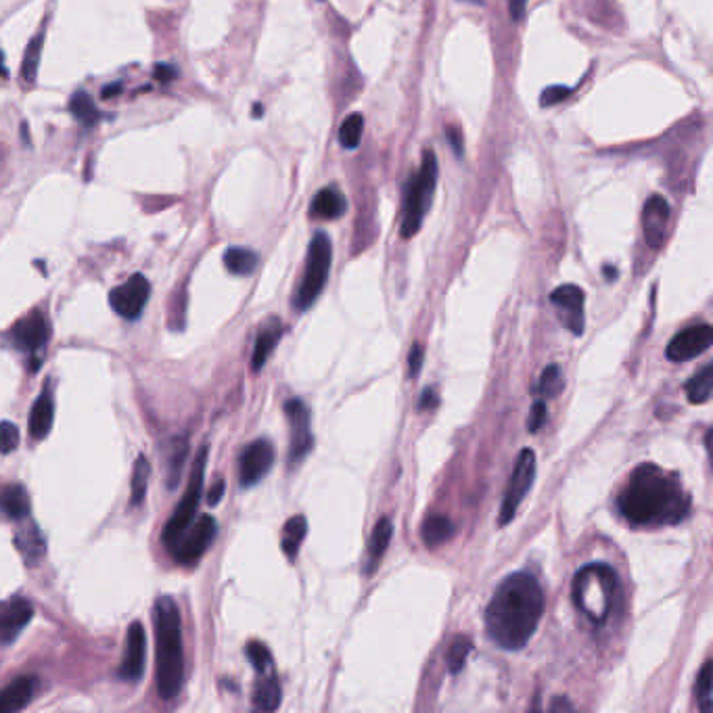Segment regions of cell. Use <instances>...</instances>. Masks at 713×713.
Wrapping results in <instances>:
<instances>
[{
    "mask_svg": "<svg viewBox=\"0 0 713 713\" xmlns=\"http://www.w3.org/2000/svg\"><path fill=\"white\" fill-rule=\"evenodd\" d=\"M617 509L636 527H663L685 522L690 513V496L678 475L645 463L617 496Z\"/></svg>",
    "mask_w": 713,
    "mask_h": 713,
    "instance_id": "1",
    "label": "cell"
},
{
    "mask_svg": "<svg viewBox=\"0 0 713 713\" xmlns=\"http://www.w3.org/2000/svg\"><path fill=\"white\" fill-rule=\"evenodd\" d=\"M545 613V590L531 574L504 577L486 609V631L496 647L522 651Z\"/></svg>",
    "mask_w": 713,
    "mask_h": 713,
    "instance_id": "2",
    "label": "cell"
},
{
    "mask_svg": "<svg viewBox=\"0 0 713 713\" xmlns=\"http://www.w3.org/2000/svg\"><path fill=\"white\" fill-rule=\"evenodd\" d=\"M155 620V663L158 690L164 701L176 699L185 680V651H183V622L178 604L172 597H160L153 606Z\"/></svg>",
    "mask_w": 713,
    "mask_h": 713,
    "instance_id": "3",
    "label": "cell"
},
{
    "mask_svg": "<svg viewBox=\"0 0 713 713\" xmlns=\"http://www.w3.org/2000/svg\"><path fill=\"white\" fill-rule=\"evenodd\" d=\"M572 595L577 611L584 613L590 624L603 626L620 599V579L609 565L592 563L577 572Z\"/></svg>",
    "mask_w": 713,
    "mask_h": 713,
    "instance_id": "4",
    "label": "cell"
},
{
    "mask_svg": "<svg viewBox=\"0 0 713 713\" xmlns=\"http://www.w3.org/2000/svg\"><path fill=\"white\" fill-rule=\"evenodd\" d=\"M436 185H438V158L434 151H425L421 167L412 174L404 192V218H402L404 239H411L418 233L425 214L431 205Z\"/></svg>",
    "mask_w": 713,
    "mask_h": 713,
    "instance_id": "5",
    "label": "cell"
},
{
    "mask_svg": "<svg viewBox=\"0 0 713 713\" xmlns=\"http://www.w3.org/2000/svg\"><path fill=\"white\" fill-rule=\"evenodd\" d=\"M330 262H333L330 239L325 233H316V237L308 248L302 283L293 298V308L298 312H305L308 308H312V303L316 302L318 296L323 293L329 278Z\"/></svg>",
    "mask_w": 713,
    "mask_h": 713,
    "instance_id": "6",
    "label": "cell"
},
{
    "mask_svg": "<svg viewBox=\"0 0 713 713\" xmlns=\"http://www.w3.org/2000/svg\"><path fill=\"white\" fill-rule=\"evenodd\" d=\"M208 446H203L197 456H195V465H192L191 479H189V488L187 492L183 496V500L178 502V506L174 509V515L170 517V522L165 523L164 534H162V540H164L165 547L167 550L174 549L176 542L180 540V536L185 534V529L191 525L192 520H195V513H197V506H199V500L203 496V479H205V463H208Z\"/></svg>",
    "mask_w": 713,
    "mask_h": 713,
    "instance_id": "7",
    "label": "cell"
},
{
    "mask_svg": "<svg viewBox=\"0 0 713 713\" xmlns=\"http://www.w3.org/2000/svg\"><path fill=\"white\" fill-rule=\"evenodd\" d=\"M534 479H536V452L525 448L515 463L509 486L504 490L502 506H500V525H509L515 520L525 496L534 486Z\"/></svg>",
    "mask_w": 713,
    "mask_h": 713,
    "instance_id": "8",
    "label": "cell"
},
{
    "mask_svg": "<svg viewBox=\"0 0 713 713\" xmlns=\"http://www.w3.org/2000/svg\"><path fill=\"white\" fill-rule=\"evenodd\" d=\"M218 534V523L212 515H203L197 522L191 523L185 534L180 536V540L176 542V547L172 549V554L178 563L183 565H192L197 563L205 550L210 549V545L214 542Z\"/></svg>",
    "mask_w": 713,
    "mask_h": 713,
    "instance_id": "9",
    "label": "cell"
},
{
    "mask_svg": "<svg viewBox=\"0 0 713 713\" xmlns=\"http://www.w3.org/2000/svg\"><path fill=\"white\" fill-rule=\"evenodd\" d=\"M285 416L289 423V463L298 465L312 450V431H310V412L302 400L293 398L285 404Z\"/></svg>",
    "mask_w": 713,
    "mask_h": 713,
    "instance_id": "10",
    "label": "cell"
},
{
    "mask_svg": "<svg viewBox=\"0 0 713 713\" xmlns=\"http://www.w3.org/2000/svg\"><path fill=\"white\" fill-rule=\"evenodd\" d=\"M275 465V446L268 439H255L239 456V481L243 488L260 484Z\"/></svg>",
    "mask_w": 713,
    "mask_h": 713,
    "instance_id": "11",
    "label": "cell"
},
{
    "mask_svg": "<svg viewBox=\"0 0 713 713\" xmlns=\"http://www.w3.org/2000/svg\"><path fill=\"white\" fill-rule=\"evenodd\" d=\"M151 296V285L142 275L130 276L110 293L113 312L126 321H137Z\"/></svg>",
    "mask_w": 713,
    "mask_h": 713,
    "instance_id": "12",
    "label": "cell"
},
{
    "mask_svg": "<svg viewBox=\"0 0 713 713\" xmlns=\"http://www.w3.org/2000/svg\"><path fill=\"white\" fill-rule=\"evenodd\" d=\"M713 343V329L710 325H692L674 335L667 343L665 356L672 362H688L692 358L705 354Z\"/></svg>",
    "mask_w": 713,
    "mask_h": 713,
    "instance_id": "13",
    "label": "cell"
},
{
    "mask_svg": "<svg viewBox=\"0 0 713 713\" xmlns=\"http://www.w3.org/2000/svg\"><path fill=\"white\" fill-rule=\"evenodd\" d=\"M550 302L559 310L561 323L572 330V335H581L586 327V314L584 303L586 293L577 285H563L550 293Z\"/></svg>",
    "mask_w": 713,
    "mask_h": 713,
    "instance_id": "14",
    "label": "cell"
},
{
    "mask_svg": "<svg viewBox=\"0 0 713 713\" xmlns=\"http://www.w3.org/2000/svg\"><path fill=\"white\" fill-rule=\"evenodd\" d=\"M145 659H147V634L140 622H133L128 628L124 659L117 670L120 680L130 683V685L138 683L145 672Z\"/></svg>",
    "mask_w": 713,
    "mask_h": 713,
    "instance_id": "15",
    "label": "cell"
},
{
    "mask_svg": "<svg viewBox=\"0 0 713 713\" xmlns=\"http://www.w3.org/2000/svg\"><path fill=\"white\" fill-rule=\"evenodd\" d=\"M49 335H51L49 323L38 310H32L26 318L17 321L9 330L11 343L22 352L40 350L49 341Z\"/></svg>",
    "mask_w": 713,
    "mask_h": 713,
    "instance_id": "16",
    "label": "cell"
},
{
    "mask_svg": "<svg viewBox=\"0 0 713 713\" xmlns=\"http://www.w3.org/2000/svg\"><path fill=\"white\" fill-rule=\"evenodd\" d=\"M34 617V606L24 597L0 603V645H11Z\"/></svg>",
    "mask_w": 713,
    "mask_h": 713,
    "instance_id": "17",
    "label": "cell"
},
{
    "mask_svg": "<svg viewBox=\"0 0 713 713\" xmlns=\"http://www.w3.org/2000/svg\"><path fill=\"white\" fill-rule=\"evenodd\" d=\"M667 224H670V203L661 195H651L642 210V230L647 246L659 249L665 243L667 237Z\"/></svg>",
    "mask_w": 713,
    "mask_h": 713,
    "instance_id": "18",
    "label": "cell"
},
{
    "mask_svg": "<svg viewBox=\"0 0 713 713\" xmlns=\"http://www.w3.org/2000/svg\"><path fill=\"white\" fill-rule=\"evenodd\" d=\"M36 692V678L34 676H20L9 686L0 690V713H13L28 708L29 701Z\"/></svg>",
    "mask_w": 713,
    "mask_h": 713,
    "instance_id": "19",
    "label": "cell"
},
{
    "mask_svg": "<svg viewBox=\"0 0 713 713\" xmlns=\"http://www.w3.org/2000/svg\"><path fill=\"white\" fill-rule=\"evenodd\" d=\"M53 418H55L53 396H51V389L45 387V391H42L40 398L34 402L32 412H29V436L34 439L47 438L49 431H51V427H53Z\"/></svg>",
    "mask_w": 713,
    "mask_h": 713,
    "instance_id": "20",
    "label": "cell"
},
{
    "mask_svg": "<svg viewBox=\"0 0 713 713\" xmlns=\"http://www.w3.org/2000/svg\"><path fill=\"white\" fill-rule=\"evenodd\" d=\"M187 454H189V439L174 438L167 443V452L164 456L165 486H167V490L178 488V484L183 479L185 463H187Z\"/></svg>",
    "mask_w": 713,
    "mask_h": 713,
    "instance_id": "21",
    "label": "cell"
},
{
    "mask_svg": "<svg viewBox=\"0 0 713 713\" xmlns=\"http://www.w3.org/2000/svg\"><path fill=\"white\" fill-rule=\"evenodd\" d=\"M0 513L11 522L28 520L29 496L24 486L9 484L0 490Z\"/></svg>",
    "mask_w": 713,
    "mask_h": 713,
    "instance_id": "22",
    "label": "cell"
},
{
    "mask_svg": "<svg viewBox=\"0 0 713 713\" xmlns=\"http://www.w3.org/2000/svg\"><path fill=\"white\" fill-rule=\"evenodd\" d=\"M283 323L278 318H271L260 333H258V339H255V348H253V356H251V368L253 371H260L264 368L266 360L271 358V354L275 352L276 343L280 341L283 337Z\"/></svg>",
    "mask_w": 713,
    "mask_h": 713,
    "instance_id": "23",
    "label": "cell"
},
{
    "mask_svg": "<svg viewBox=\"0 0 713 713\" xmlns=\"http://www.w3.org/2000/svg\"><path fill=\"white\" fill-rule=\"evenodd\" d=\"M346 210H348L346 197L335 187H327V189L316 192V197L310 205V216L321 220H337L346 214Z\"/></svg>",
    "mask_w": 713,
    "mask_h": 713,
    "instance_id": "24",
    "label": "cell"
},
{
    "mask_svg": "<svg viewBox=\"0 0 713 713\" xmlns=\"http://www.w3.org/2000/svg\"><path fill=\"white\" fill-rule=\"evenodd\" d=\"M391 536H393V525H391V520L389 517H384L379 520V523L375 525L373 529V536L368 540V561H366V574H373L379 565V561L384 559L385 552H387V547L391 542Z\"/></svg>",
    "mask_w": 713,
    "mask_h": 713,
    "instance_id": "25",
    "label": "cell"
},
{
    "mask_svg": "<svg viewBox=\"0 0 713 713\" xmlns=\"http://www.w3.org/2000/svg\"><path fill=\"white\" fill-rule=\"evenodd\" d=\"M15 547L22 552V556L28 561V565L38 563L42 559V554H45V550H47L45 549V538H42V534H40V529H38L36 523H28V525H24L17 531Z\"/></svg>",
    "mask_w": 713,
    "mask_h": 713,
    "instance_id": "26",
    "label": "cell"
},
{
    "mask_svg": "<svg viewBox=\"0 0 713 713\" xmlns=\"http://www.w3.org/2000/svg\"><path fill=\"white\" fill-rule=\"evenodd\" d=\"M454 536V523L443 515H431L421 525V540L427 549H438Z\"/></svg>",
    "mask_w": 713,
    "mask_h": 713,
    "instance_id": "27",
    "label": "cell"
},
{
    "mask_svg": "<svg viewBox=\"0 0 713 713\" xmlns=\"http://www.w3.org/2000/svg\"><path fill=\"white\" fill-rule=\"evenodd\" d=\"M305 534H308V520L303 515H296V517H291L289 522L285 523L280 547H283V552L287 554V559H291V561L298 559L300 547L305 540Z\"/></svg>",
    "mask_w": 713,
    "mask_h": 713,
    "instance_id": "28",
    "label": "cell"
},
{
    "mask_svg": "<svg viewBox=\"0 0 713 713\" xmlns=\"http://www.w3.org/2000/svg\"><path fill=\"white\" fill-rule=\"evenodd\" d=\"M283 699L280 683L276 678H264L253 690V708L260 712H276Z\"/></svg>",
    "mask_w": 713,
    "mask_h": 713,
    "instance_id": "29",
    "label": "cell"
},
{
    "mask_svg": "<svg viewBox=\"0 0 713 713\" xmlns=\"http://www.w3.org/2000/svg\"><path fill=\"white\" fill-rule=\"evenodd\" d=\"M712 391L713 366L708 364L697 375L690 377V381L686 384V396H688V402H692V404H705L712 400Z\"/></svg>",
    "mask_w": 713,
    "mask_h": 713,
    "instance_id": "30",
    "label": "cell"
},
{
    "mask_svg": "<svg viewBox=\"0 0 713 713\" xmlns=\"http://www.w3.org/2000/svg\"><path fill=\"white\" fill-rule=\"evenodd\" d=\"M224 266L233 275H251L258 268V253L246 248L226 249V253H224Z\"/></svg>",
    "mask_w": 713,
    "mask_h": 713,
    "instance_id": "31",
    "label": "cell"
},
{
    "mask_svg": "<svg viewBox=\"0 0 713 713\" xmlns=\"http://www.w3.org/2000/svg\"><path fill=\"white\" fill-rule=\"evenodd\" d=\"M70 111L74 113V117H76L83 126H86V128H92V126L99 124V120L103 117L101 111L97 110L95 101L90 99V95L84 92V90L74 92V97L70 99Z\"/></svg>",
    "mask_w": 713,
    "mask_h": 713,
    "instance_id": "32",
    "label": "cell"
},
{
    "mask_svg": "<svg viewBox=\"0 0 713 713\" xmlns=\"http://www.w3.org/2000/svg\"><path fill=\"white\" fill-rule=\"evenodd\" d=\"M149 473L151 466L147 463V456H138L135 468H133V484H130V506H140L145 495H147V484H149Z\"/></svg>",
    "mask_w": 713,
    "mask_h": 713,
    "instance_id": "33",
    "label": "cell"
},
{
    "mask_svg": "<svg viewBox=\"0 0 713 713\" xmlns=\"http://www.w3.org/2000/svg\"><path fill=\"white\" fill-rule=\"evenodd\" d=\"M473 653V640L468 636H456L448 649L446 665L450 674H459L466 665V659Z\"/></svg>",
    "mask_w": 713,
    "mask_h": 713,
    "instance_id": "34",
    "label": "cell"
},
{
    "mask_svg": "<svg viewBox=\"0 0 713 713\" xmlns=\"http://www.w3.org/2000/svg\"><path fill=\"white\" fill-rule=\"evenodd\" d=\"M712 659H708L699 672V678H697V688H695V695H697V703H699V710L703 713L712 712Z\"/></svg>",
    "mask_w": 713,
    "mask_h": 713,
    "instance_id": "35",
    "label": "cell"
},
{
    "mask_svg": "<svg viewBox=\"0 0 713 713\" xmlns=\"http://www.w3.org/2000/svg\"><path fill=\"white\" fill-rule=\"evenodd\" d=\"M42 45H45V32L40 29V32L32 38V42L28 45V51H26V57H24V65H22L24 80L28 84L34 83L36 76H38V63H40Z\"/></svg>",
    "mask_w": 713,
    "mask_h": 713,
    "instance_id": "36",
    "label": "cell"
},
{
    "mask_svg": "<svg viewBox=\"0 0 713 713\" xmlns=\"http://www.w3.org/2000/svg\"><path fill=\"white\" fill-rule=\"evenodd\" d=\"M362 130H364V117L360 113H352L343 120L341 128H339V140L346 149H356L362 138Z\"/></svg>",
    "mask_w": 713,
    "mask_h": 713,
    "instance_id": "37",
    "label": "cell"
},
{
    "mask_svg": "<svg viewBox=\"0 0 713 713\" xmlns=\"http://www.w3.org/2000/svg\"><path fill=\"white\" fill-rule=\"evenodd\" d=\"M563 387V377H561V371L559 366H547L540 375V381L536 385V393L542 396V398H554Z\"/></svg>",
    "mask_w": 713,
    "mask_h": 713,
    "instance_id": "38",
    "label": "cell"
},
{
    "mask_svg": "<svg viewBox=\"0 0 713 713\" xmlns=\"http://www.w3.org/2000/svg\"><path fill=\"white\" fill-rule=\"evenodd\" d=\"M248 659L251 661V665H253V670H255L258 674H264V672L273 665V655H271V651L266 649V645H262V642H258V640H251V642H249Z\"/></svg>",
    "mask_w": 713,
    "mask_h": 713,
    "instance_id": "39",
    "label": "cell"
},
{
    "mask_svg": "<svg viewBox=\"0 0 713 713\" xmlns=\"http://www.w3.org/2000/svg\"><path fill=\"white\" fill-rule=\"evenodd\" d=\"M20 446V429L11 421L0 423V454H11Z\"/></svg>",
    "mask_w": 713,
    "mask_h": 713,
    "instance_id": "40",
    "label": "cell"
},
{
    "mask_svg": "<svg viewBox=\"0 0 713 713\" xmlns=\"http://www.w3.org/2000/svg\"><path fill=\"white\" fill-rule=\"evenodd\" d=\"M547 421V402H536L534 409L529 412V421H527V429L529 434H538V429L545 425Z\"/></svg>",
    "mask_w": 713,
    "mask_h": 713,
    "instance_id": "41",
    "label": "cell"
},
{
    "mask_svg": "<svg viewBox=\"0 0 713 713\" xmlns=\"http://www.w3.org/2000/svg\"><path fill=\"white\" fill-rule=\"evenodd\" d=\"M572 95V88H563V86H550V88H547L545 92H542V97H540V103L545 105V108H550V105H556V103H561L563 99H567Z\"/></svg>",
    "mask_w": 713,
    "mask_h": 713,
    "instance_id": "42",
    "label": "cell"
},
{
    "mask_svg": "<svg viewBox=\"0 0 713 713\" xmlns=\"http://www.w3.org/2000/svg\"><path fill=\"white\" fill-rule=\"evenodd\" d=\"M153 76H155V80L158 83H172L174 78H178V70L174 67V65H167V63H160L158 67H155V72H153Z\"/></svg>",
    "mask_w": 713,
    "mask_h": 713,
    "instance_id": "43",
    "label": "cell"
},
{
    "mask_svg": "<svg viewBox=\"0 0 713 713\" xmlns=\"http://www.w3.org/2000/svg\"><path fill=\"white\" fill-rule=\"evenodd\" d=\"M438 391L436 389H425L423 396H421V402H418V411H434V409H438Z\"/></svg>",
    "mask_w": 713,
    "mask_h": 713,
    "instance_id": "44",
    "label": "cell"
},
{
    "mask_svg": "<svg viewBox=\"0 0 713 713\" xmlns=\"http://www.w3.org/2000/svg\"><path fill=\"white\" fill-rule=\"evenodd\" d=\"M446 133H448V140H450V145H452V149H454L456 158H461V155L465 153V142H463L461 133H459L454 126H450Z\"/></svg>",
    "mask_w": 713,
    "mask_h": 713,
    "instance_id": "45",
    "label": "cell"
},
{
    "mask_svg": "<svg viewBox=\"0 0 713 713\" xmlns=\"http://www.w3.org/2000/svg\"><path fill=\"white\" fill-rule=\"evenodd\" d=\"M421 364H423V348H421L418 343H414V346H412L411 356H409V366H411L412 377L418 375Z\"/></svg>",
    "mask_w": 713,
    "mask_h": 713,
    "instance_id": "46",
    "label": "cell"
},
{
    "mask_svg": "<svg viewBox=\"0 0 713 713\" xmlns=\"http://www.w3.org/2000/svg\"><path fill=\"white\" fill-rule=\"evenodd\" d=\"M509 2V11H511V17L515 22H522L523 15H525V7H527V0H506Z\"/></svg>",
    "mask_w": 713,
    "mask_h": 713,
    "instance_id": "47",
    "label": "cell"
},
{
    "mask_svg": "<svg viewBox=\"0 0 713 713\" xmlns=\"http://www.w3.org/2000/svg\"><path fill=\"white\" fill-rule=\"evenodd\" d=\"M224 488H226V484H224V479L220 477L218 481L214 484V488L210 490V495H208V504H210V506H216V504H218L220 500H222V495H224Z\"/></svg>",
    "mask_w": 713,
    "mask_h": 713,
    "instance_id": "48",
    "label": "cell"
},
{
    "mask_svg": "<svg viewBox=\"0 0 713 713\" xmlns=\"http://www.w3.org/2000/svg\"><path fill=\"white\" fill-rule=\"evenodd\" d=\"M120 92H122V84L113 83L110 84V86H105L101 95H103V99H113V97H115V95H120Z\"/></svg>",
    "mask_w": 713,
    "mask_h": 713,
    "instance_id": "49",
    "label": "cell"
},
{
    "mask_svg": "<svg viewBox=\"0 0 713 713\" xmlns=\"http://www.w3.org/2000/svg\"><path fill=\"white\" fill-rule=\"evenodd\" d=\"M550 710H552V712H556V710H574V705L567 703L565 699H556V701L550 703Z\"/></svg>",
    "mask_w": 713,
    "mask_h": 713,
    "instance_id": "50",
    "label": "cell"
},
{
    "mask_svg": "<svg viewBox=\"0 0 713 713\" xmlns=\"http://www.w3.org/2000/svg\"><path fill=\"white\" fill-rule=\"evenodd\" d=\"M4 55H2V51H0V76H7V72H4Z\"/></svg>",
    "mask_w": 713,
    "mask_h": 713,
    "instance_id": "51",
    "label": "cell"
},
{
    "mask_svg": "<svg viewBox=\"0 0 713 713\" xmlns=\"http://www.w3.org/2000/svg\"><path fill=\"white\" fill-rule=\"evenodd\" d=\"M262 113H264V108H262V105H255V108H253V115H255V117H260Z\"/></svg>",
    "mask_w": 713,
    "mask_h": 713,
    "instance_id": "52",
    "label": "cell"
},
{
    "mask_svg": "<svg viewBox=\"0 0 713 713\" xmlns=\"http://www.w3.org/2000/svg\"><path fill=\"white\" fill-rule=\"evenodd\" d=\"M471 2H481V0H471Z\"/></svg>",
    "mask_w": 713,
    "mask_h": 713,
    "instance_id": "53",
    "label": "cell"
}]
</instances>
